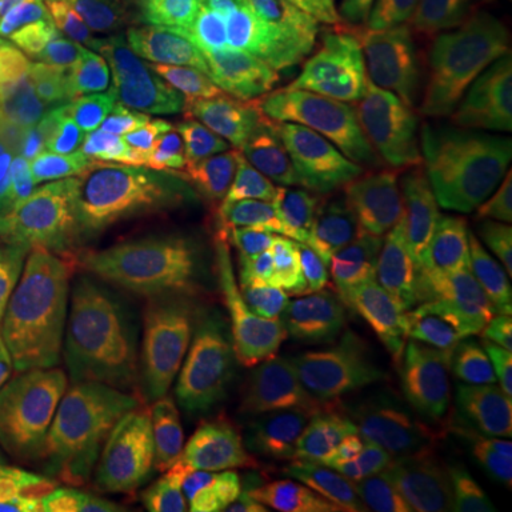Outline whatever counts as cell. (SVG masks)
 I'll use <instances>...</instances> for the list:
<instances>
[{"instance_id": "6da1fadb", "label": "cell", "mask_w": 512, "mask_h": 512, "mask_svg": "<svg viewBox=\"0 0 512 512\" xmlns=\"http://www.w3.org/2000/svg\"><path fill=\"white\" fill-rule=\"evenodd\" d=\"M384 393L370 362L345 345L188 319L157 350L163 467H191L248 439L350 416Z\"/></svg>"}, {"instance_id": "7a4b0ae2", "label": "cell", "mask_w": 512, "mask_h": 512, "mask_svg": "<svg viewBox=\"0 0 512 512\" xmlns=\"http://www.w3.org/2000/svg\"><path fill=\"white\" fill-rule=\"evenodd\" d=\"M154 390L157 353L111 359L66 379L0 430V478L9 487L86 495L140 512L165 470Z\"/></svg>"}, {"instance_id": "3957f363", "label": "cell", "mask_w": 512, "mask_h": 512, "mask_svg": "<svg viewBox=\"0 0 512 512\" xmlns=\"http://www.w3.org/2000/svg\"><path fill=\"white\" fill-rule=\"evenodd\" d=\"M185 97L197 103L225 148V185L256 217L291 228H353L367 217L370 197L328 165L316 148L279 120L242 72L191 77Z\"/></svg>"}, {"instance_id": "277c9868", "label": "cell", "mask_w": 512, "mask_h": 512, "mask_svg": "<svg viewBox=\"0 0 512 512\" xmlns=\"http://www.w3.org/2000/svg\"><path fill=\"white\" fill-rule=\"evenodd\" d=\"M365 220L373 234L404 245L476 299L512 259L510 205L476 200L456 188L370 200Z\"/></svg>"}, {"instance_id": "5b68a950", "label": "cell", "mask_w": 512, "mask_h": 512, "mask_svg": "<svg viewBox=\"0 0 512 512\" xmlns=\"http://www.w3.org/2000/svg\"><path fill=\"white\" fill-rule=\"evenodd\" d=\"M262 100L291 120L319 128L376 131L416 148V128L402 97L359 60L328 52H265L254 60Z\"/></svg>"}, {"instance_id": "8992f818", "label": "cell", "mask_w": 512, "mask_h": 512, "mask_svg": "<svg viewBox=\"0 0 512 512\" xmlns=\"http://www.w3.org/2000/svg\"><path fill=\"white\" fill-rule=\"evenodd\" d=\"M404 106L416 128L419 157L444 183L476 200H512L510 111L464 94Z\"/></svg>"}, {"instance_id": "52a82bcc", "label": "cell", "mask_w": 512, "mask_h": 512, "mask_svg": "<svg viewBox=\"0 0 512 512\" xmlns=\"http://www.w3.org/2000/svg\"><path fill=\"white\" fill-rule=\"evenodd\" d=\"M481 299H453L393 325H373L362 342H339L384 367L413 399L444 404L473 345Z\"/></svg>"}, {"instance_id": "ba28073f", "label": "cell", "mask_w": 512, "mask_h": 512, "mask_svg": "<svg viewBox=\"0 0 512 512\" xmlns=\"http://www.w3.org/2000/svg\"><path fill=\"white\" fill-rule=\"evenodd\" d=\"M89 222L92 208L74 194L57 148L0 185V231L35 254L52 259L72 251Z\"/></svg>"}, {"instance_id": "9c48e42d", "label": "cell", "mask_w": 512, "mask_h": 512, "mask_svg": "<svg viewBox=\"0 0 512 512\" xmlns=\"http://www.w3.org/2000/svg\"><path fill=\"white\" fill-rule=\"evenodd\" d=\"M279 40L370 63L396 23V0H265Z\"/></svg>"}, {"instance_id": "30bf717a", "label": "cell", "mask_w": 512, "mask_h": 512, "mask_svg": "<svg viewBox=\"0 0 512 512\" xmlns=\"http://www.w3.org/2000/svg\"><path fill=\"white\" fill-rule=\"evenodd\" d=\"M322 157L367 191L370 200L387 197H424L453 188L424 163L416 148L376 131L319 128L299 131Z\"/></svg>"}, {"instance_id": "8fae6325", "label": "cell", "mask_w": 512, "mask_h": 512, "mask_svg": "<svg viewBox=\"0 0 512 512\" xmlns=\"http://www.w3.org/2000/svg\"><path fill=\"white\" fill-rule=\"evenodd\" d=\"M160 512H390V498L367 476H293L234 487Z\"/></svg>"}, {"instance_id": "7c38bea8", "label": "cell", "mask_w": 512, "mask_h": 512, "mask_svg": "<svg viewBox=\"0 0 512 512\" xmlns=\"http://www.w3.org/2000/svg\"><path fill=\"white\" fill-rule=\"evenodd\" d=\"M188 319L171 311L163 299L140 308H114L86 302L60 322V348L69 370L92 362L126 359L163 350Z\"/></svg>"}, {"instance_id": "4fadbf2b", "label": "cell", "mask_w": 512, "mask_h": 512, "mask_svg": "<svg viewBox=\"0 0 512 512\" xmlns=\"http://www.w3.org/2000/svg\"><path fill=\"white\" fill-rule=\"evenodd\" d=\"M222 143L205 111L168 97L154 126L137 140V168L146 200L163 188L200 185L217 177Z\"/></svg>"}, {"instance_id": "5bb4252c", "label": "cell", "mask_w": 512, "mask_h": 512, "mask_svg": "<svg viewBox=\"0 0 512 512\" xmlns=\"http://www.w3.org/2000/svg\"><path fill=\"white\" fill-rule=\"evenodd\" d=\"M163 302L185 319L205 325H245L279 333H288L293 311L256 293L234 268H222L208 259L180 262L168 274Z\"/></svg>"}, {"instance_id": "9a60e30c", "label": "cell", "mask_w": 512, "mask_h": 512, "mask_svg": "<svg viewBox=\"0 0 512 512\" xmlns=\"http://www.w3.org/2000/svg\"><path fill=\"white\" fill-rule=\"evenodd\" d=\"M177 55L197 66L234 63L256 43L245 0H134Z\"/></svg>"}, {"instance_id": "2e32d148", "label": "cell", "mask_w": 512, "mask_h": 512, "mask_svg": "<svg viewBox=\"0 0 512 512\" xmlns=\"http://www.w3.org/2000/svg\"><path fill=\"white\" fill-rule=\"evenodd\" d=\"M137 140L140 137H120L83 123L63 126L57 157L74 194L92 211H120L123 205L146 200L137 168Z\"/></svg>"}, {"instance_id": "e0dca14e", "label": "cell", "mask_w": 512, "mask_h": 512, "mask_svg": "<svg viewBox=\"0 0 512 512\" xmlns=\"http://www.w3.org/2000/svg\"><path fill=\"white\" fill-rule=\"evenodd\" d=\"M350 259L365 274L373 325H393L458 299V288L447 276L393 239L373 234Z\"/></svg>"}, {"instance_id": "ac0fdd59", "label": "cell", "mask_w": 512, "mask_h": 512, "mask_svg": "<svg viewBox=\"0 0 512 512\" xmlns=\"http://www.w3.org/2000/svg\"><path fill=\"white\" fill-rule=\"evenodd\" d=\"M362 66H367L404 103L458 94L453 80L450 32L404 12L396 15L382 55Z\"/></svg>"}, {"instance_id": "d6986e66", "label": "cell", "mask_w": 512, "mask_h": 512, "mask_svg": "<svg viewBox=\"0 0 512 512\" xmlns=\"http://www.w3.org/2000/svg\"><path fill=\"white\" fill-rule=\"evenodd\" d=\"M234 205L225 180L211 188H177L165 194H151L134 208V222L140 237L163 256L165 262L180 265L194 259L208 237L222 225Z\"/></svg>"}, {"instance_id": "ffe728a7", "label": "cell", "mask_w": 512, "mask_h": 512, "mask_svg": "<svg viewBox=\"0 0 512 512\" xmlns=\"http://www.w3.org/2000/svg\"><path fill=\"white\" fill-rule=\"evenodd\" d=\"M373 330L362 268L348 254L316 276L308 296L291 311L288 333L311 342H362Z\"/></svg>"}, {"instance_id": "44dd1931", "label": "cell", "mask_w": 512, "mask_h": 512, "mask_svg": "<svg viewBox=\"0 0 512 512\" xmlns=\"http://www.w3.org/2000/svg\"><path fill=\"white\" fill-rule=\"evenodd\" d=\"M456 92L512 114V26L487 3L450 32Z\"/></svg>"}, {"instance_id": "7402d4cb", "label": "cell", "mask_w": 512, "mask_h": 512, "mask_svg": "<svg viewBox=\"0 0 512 512\" xmlns=\"http://www.w3.org/2000/svg\"><path fill=\"white\" fill-rule=\"evenodd\" d=\"M114 60L165 92L185 97L191 74L134 0H86Z\"/></svg>"}, {"instance_id": "603a6c76", "label": "cell", "mask_w": 512, "mask_h": 512, "mask_svg": "<svg viewBox=\"0 0 512 512\" xmlns=\"http://www.w3.org/2000/svg\"><path fill=\"white\" fill-rule=\"evenodd\" d=\"M114 63L117 60L109 52L106 40L100 37V40L69 43L49 55L37 57L18 77L49 109L74 120V114Z\"/></svg>"}, {"instance_id": "cb8c5ba5", "label": "cell", "mask_w": 512, "mask_h": 512, "mask_svg": "<svg viewBox=\"0 0 512 512\" xmlns=\"http://www.w3.org/2000/svg\"><path fill=\"white\" fill-rule=\"evenodd\" d=\"M86 0H52L0 37V74H20L32 60L80 40H100Z\"/></svg>"}, {"instance_id": "d4e9b609", "label": "cell", "mask_w": 512, "mask_h": 512, "mask_svg": "<svg viewBox=\"0 0 512 512\" xmlns=\"http://www.w3.org/2000/svg\"><path fill=\"white\" fill-rule=\"evenodd\" d=\"M165 100V89L143 77H131L114 63L74 114V120L120 137H143L160 117Z\"/></svg>"}, {"instance_id": "484cf974", "label": "cell", "mask_w": 512, "mask_h": 512, "mask_svg": "<svg viewBox=\"0 0 512 512\" xmlns=\"http://www.w3.org/2000/svg\"><path fill=\"white\" fill-rule=\"evenodd\" d=\"M63 126L49 106L0 74V177L52 154Z\"/></svg>"}, {"instance_id": "4316f807", "label": "cell", "mask_w": 512, "mask_h": 512, "mask_svg": "<svg viewBox=\"0 0 512 512\" xmlns=\"http://www.w3.org/2000/svg\"><path fill=\"white\" fill-rule=\"evenodd\" d=\"M168 268L165 259L140 231H128L117 251L111 254L106 268L94 279L89 302L114 305V308H140L148 302H157V296L165 291Z\"/></svg>"}, {"instance_id": "83f0119b", "label": "cell", "mask_w": 512, "mask_h": 512, "mask_svg": "<svg viewBox=\"0 0 512 512\" xmlns=\"http://www.w3.org/2000/svg\"><path fill=\"white\" fill-rule=\"evenodd\" d=\"M299 242V234L291 225L256 217L251 211H245L242 205H231L228 217L222 225L208 237V242L200 248L202 259L222 265V268H234V271H248L254 265H262L274 256L291 251Z\"/></svg>"}, {"instance_id": "f1b7e54d", "label": "cell", "mask_w": 512, "mask_h": 512, "mask_svg": "<svg viewBox=\"0 0 512 512\" xmlns=\"http://www.w3.org/2000/svg\"><path fill=\"white\" fill-rule=\"evenodd\" d=\"M439 450V461L473 453L512 456V399L441 404Z\"/></svg>"}, {"instance_id": "f546056e", "label": "cell", "mask_w": 512, "mask_h": 512, "mask_svg": "<svg viewBox=\"0 0 512 512\" xmlns=\"http://www.w3.org/2000/svg\"><path fill=\"white\" fill-rule=\"evenodd\" d=\"M476 399H512V336L498 328V322L484 311V305L478 311L467 362L444 404H464Z\"/></svg>"}, {"instance_id": "4dcf8cb0", "label": "cell", "mask_w": 512, "mask_h": 512, "mask_svg": "<svg viewBox=\"0 0 512 512\" xmlns=\"http://www.w3.org/2000/svg\"><path fill=\"white\" fill-rule=\"evenodd\" d=\"M342 256H345V248H339L330 239H299L291 251L248 268L245 279L265 299L279 302L285 308H296L308 296L316 276Z\"/></svg>"}, {"instance_id": "1f68e13d", "label": "cell", "mask_w": 512, "mask_h": 512, "mask_svg": "<svg viewBox=\"0 0 512 512\" xmlns=\"http://www.w3.org/2000/svg\"><path fill=\"white\" fill-rule=\"evenodd\" d=\"M20 396L23 407L49 399L69 379V365L60 348L57 322L46 311L29 313L20 325Z\"/></svg>"}, {"instance_id": "d6a6232c", "label": "cell", "mask_w": 512, "mask_h": 512, "mask_svg": "<svg viewBox=\"0 0 512 512\" xmlns=\"http://www.w3.org/2000/svg\"><path fill=\"white\" fill-rule=\"evenodd\" d=\"M476 498L478 512H512V456L473 453L439 461Z\"/></svg>"}, {"instance_id": "836d02e7", "label": "cell", "mask_w": 512, "mask_h": 512, "mask_svg": "<svg viewBox=\"0 0 512 512\" xmlns=\"http://www.w3.org/2000/svg\"><path fill=\"white\" fill-rule=\"evenodd\" d=\"M92 296V274L83 265V259L66 251L49 262L43 293H40V311H46L55 322H63L69 313L86 305Z\"/></svg>"}, {"instance_id": "e575fe53", "label": "cell", "mask_w": 512, "mask_h": 512, "mask_svg": "<svg viewBox=\"0 0 512 512\" xmlns=\"http://www.w3.org/2000/svg\"><path fill=\"white\" fill-rule=\"evenodd\" d=\"M490 0H396L399 12L413 18L436 23L441 29L453 32L461 20H467L473 12L484 9Z\"/></svg>"}, {"instance_id": "d590c367", "label": "cell", "mask_w": 512, "mask_h": 512, "mask_svg": "<svg viewBox=\"0 0 512 512\" xmlns=\"http://www.w3.org/2000/svg\"><path fill=\"white\" fill-rule=\"evenodd\" d=\"M478 299H481L484 311L498 322V328L512 336V259L501 268V274L495 276L493 285Z\"/></svg>"}, {"instance_id": "8d00e7d4", "label": "cell", "mask_w": 512, "mask_h": 512, "mask_svg": "<svg viewBox=\"0 0 512 512\" xmlns=\"http://www.w3.org/2000/svg\"><path fill=\"white\" fill-rule=\"evenodd\" d=\"M60 498L40 490H23V487H9L0 490V512H55Z\"/></svg>"}, {"instance_id": "74e56055", "label": "cell", "mask_w": 512, "mask_h": 512, "mask_svg": "<svg viewBox=\"0 0 512 512\" xmlns=\"http://www.w3.org/2000/svg\"><path fill=\"white\" fill-rule=\"evenodd\" d=\"M430 510L433 512H461L453 476L436 464V473L430 478Z\"/></svg>"}, {"instance_id": "f35d334b", "label": "cell", "mask_w": 512, "mask_h": 512, "mask_svg": "<svg viewBox=\"0 0 512 512\" xmlns=\"http://www.w3.org/2000/svg\"><path fill=\"white\" fill-rule=\"evenodd\" d=\"M26 313H23V305L18 299L6 302L0 308V362L18 348V336H20V325H23Z\"/></svg>"}, {"instance_id": "ab89813d", "label": "cell", "mask_w": 512, "mask_h": 512, "mask_svg": "<svg viewBox=\"0 0 512 512\" xmlns=\"http://www.w3.org/2000/svg\"><path fill=\"white\" fill-rule=\"evenodd\" d=\"M46 3H52V0H0V37L6 35L20 18H26L29 12H35Z\"/></svg>"}, {"instance_id": "60d3db41", "label": "cell", "mask_w": 512, "mask_h": 512, "mask_svg": "<svg viewBox=\"0 0 512 512\" xmlns=\"http://www.w3.org/2000/svg\"><path fill=\"white\" fill-rule=\"evenodd\" d=\"M57 512H123V510H114L109 504H100V501H92V498H86V495H66V498H60V507Z\"/></svg>"}, {"instance_id": "b9f144b4", "label": "cell", "mask_w": 512, "mask_h": 512, "mask_svg": "<svg viewBox=\"0 0 512 512\" xmlns=\"http://www.w3.org/2000/svg\"><path fill=\"white\" fill-rule=\"evenodd\" d=\"M490 6L512 26V0H490Z\"/></svg>"}, {"instance_id": "7bdbcfd3", "label": "cell", "mask_w": 512, "mask_h": 512, "mask_svg": "<svg viewBox=\"0 0 512 512\" xmlns=\"http://www.w3.org/2000/svg\"><path fill=\"white\" fill-rule=\"evenodd\" d=\"M12 299H15V293H12V288L0 282V308H3L6 302H12Z\"/></svg>"}, {"instance_id": "ee69618b", "label": "cell", "mask_w": 512, "mask_h": 512, "mask_svg": "<svg viewBox=\"0 0 512 512\" xmlns=\"http://www.w3.org/2000/svg\"><path fill=\"white\" fill-rule=\"evenodd\" d=\"M504 202H507V205H510V211H512V200H504Z\"/></svg>"}]
</instances>
